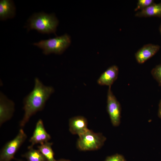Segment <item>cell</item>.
<instances>
[{
  "label": "cell",
  "instance_id": "6da1fadb",
  "mask_svg": "<svg viewBox=\"0 0 161 161\" xmlns=\"http://www.w3.org/2000/svg\"><path fill=\"white\" fill-rule=\"evenodd\" d=\"M33 89L23 100L24 114L20 123L24 126L30 117L44 108L47 101L54 92V88L44 85L38 78H35Z\"/></svg>",
  "mask_w": 161,
  "mask_h": 161
},
{
  "label": "cell",
  "instance_id": "7a4b0ae2",
  "mask_svg": "<svg viewBox=\"0 0 161 161\" xmlns=\"http://www.w3.org/2000/svg\"><path fill=\"white\" fill-rule=\"evenodd\" d=\"M28 21L30 29L35 30L43 33H55L58 24V21L54 14L44 13L34 14Z\"/></svg>",
  "mask_w": 161,
  "mask_h": 161
},
{
  "label": "cell",
  "instance_id": "3957f363",
  "mask_svg": "<svg viewBox=\"0 0 161 161\" xmlns=\"http://www.w3.org/2000/svg\"><path fill=\"white\" fill-rule=\"evenodd\" d=\"M71 43V37L67 34L59 36L42 40L33 45L43 50L44 54L47 55L54 53L61 54L70 46Z\"/></svg>",
  "mask_w": 161,
  "mask_h": 161
},
{
  "label": "cell",
  "instance_id": "277c9868",
  "mask_svg": "<svg viewBox=\"0 0 161 161\" xmlns=\"http://www.w3.org/2000/svg\"><path fill=\"white\" fill-rule=\"evenodd\" d=\"M78 136L77 146L82 151L98 149L103 145L106 139L102 134L95 133L89 129Z\"/></svg>",
  "mask_w": 161,
  "mask_h": 161
},
{
  "label": "cell",
  "instance_id": "5b68a950",
  "mask_svg": "<svg viewBox=\"0 0 161 161\" xmlns=\"http://www.w3.org/2000/svg\"><path fill=\"white\" fill-rule=\"evenodd\" d=\"M27 137L23 130H19L13 140L7 143L2 149L0 154V161H10L20 147Z\"/></svg>",
  "mask_w": 161,
  "mask_h": 161
},
{
  "label": "cell",
  "instance_id": "8992f818",
  "mask_svg": "<svg viewBox=\"0 0 161 161\" xmlns=\"http://www.w3.org/2000/svg\"><path fill=\"white\" fill-rule=\"evenodd\" d=\"M107 110L111 123L117 126L120 122L121 107L120 103L113 94L111 87H109L107 96Z\"/></svg>",
  "mask_w": 161,
  "mask_h": 161
},
{
  "label": "cell",
  "instance_id": "52a82bcc",
  "mask_svg": "<svg viewBox=\"0 0 161 161\" xmlns=\"http://www.w3.org/2000/svg\"><path fill=\"white\" fill-rule=\"evenodd\" d=\"M14 103L2 92L0 93V124L10 119L14 110Z\"/></svg>",
  "mask_w": 161,
  "mask_h": 161
},
{
  "label": "cell",
  "instance_id": "ba28073f",
  "mask_svg": "<svg viewBox=\"0 0 161 161\" xmlns=\"http://www.w3.org/2000/svg\"><path fill=\"white\" fill-rule=\"evenodd\" d=\"M50 138V135L44 128L42 121L40 119L36 123L33 134L30 140L31 144L28 148H32L33 146L36 144H41L47 142Z\"/></svg>",
  "mask_w": 161,
  "mask_h": 161
},
{
  "label": "cell",
  "instance_id": "9c48e42d",
  "mask_svg": "<svg viewBox=\"0 0 161 161\" xmlns=\"http://www.w3.org/2000/svg\"><path fill=\"white\" fill-rule=\"evenodd\" d=\"M160 48L158 45L149 44L144 45L135 54L137 61L140 64L144 63L154 55Z\"/></svg>",
  "mask_w": 161,
  "mask_h": 161
},
{
  "label": "cell",
  "instance_id": "30bf717a",
  "mask_svg": "<svg viewBox=\"0 0 161 161\" xmlns=\"http://www.w3.org/2000/svg\"><path fill=\"white\" fill-rule=\"evenodd\" d=\"M119 69L116 65L109 67L100 76L97 80V83L101 86L111 87L117 78Z\"/></svg>",
  "mask_w": 161,
  "mask_h": 161
},
{
  "label": "cell",
  "instance_id": "8fae6325",
  "mask_svg": "<svg viewBox=\"0 0 161 161\" xmlns=\"http://www.w3.org/2000/svg\"><path fill=\"white\" fill-rule=\"evenodd\" d=\"M88 122L83 116H78L71 118L69 120V130L73 134L79 135L86 131Z\"/></svg>",
  "mask_w": 161,
  "mask_h": 161
},
{
  "label": "cell",
  "instance_id": "7c38bea8",
  "mask_svg": "<svg viewBox=\"0 0 161 161\" xmlns=\"http://www.w3.org/2000/svg\"><path fill=\"white\" fill-rule=\"evenodd\" d=\"M16 14V8L13 3L11 0L0 1V19L5 20L13 18Z\"/></svg>",
  "mask_w": 161,
  "mask_h": 161
},
{
  "label": "cell",
  "instance_id": "4fadbf2b",
  "mask_svg": "<svg viewBox=\"0 0 161 161\" xmlns=\"http://www.w3.org/2000/svg\"><path fill=\"white\" fill-rule=\"evenodd\" d=\"M138 17H161V2L154 3L147 8L138 12L135 15Z\"/></svg>",
  "mask_w": 161,
  "mask_h": 161
},
{
  "label": "cell",
  "instance_id": "5bb4252c",
  "mask_svg": "<svg viewBox=\"0 0 161 161\" xmlns=\"http://www.w3.org/2000/svg\"><path fill=\"white\" fill-rule=\"evenodd\" d=\"M52 143L48 142L38 146V150L46 159L47 161H56L54 157V153L52 146Z\"/></svg>",
  "mask_w": 161,
  "mask_h": 161
},
{
  "label": "cell",
  "instance_id": "9a60e30c",
  "mask_svg": "<svg viewBox=\"0 0 161 161\" xmlns=\"http://www.w3.org/2000/svg\"><path fill=\"white\" fill-rule=\"evenodd\" d=\"M29 149L23 155L27 161H47L45 157L38 150L34 149L33 148Z\"/></svg>",
  "mask_w": 161,
  "mask_h": 161
},
{
  "label": "cell",
  "instance_id": "2e32d148",
  "mask_svg": "<svg viewBox=\"0 0 161 161\" xmlns=\"http://www.w3.org/2000/svg\"><path fill=\"white\" fill-rule=\"evenodd\" d=\"M151 73L154 78L161 86V63L153 68Z\"/></svg>",
  "mask_w": 161,
  "mask_h": 161
},
{
  "label": "cell",
  "instance_id": "e0dca14e",
  "mask_svg": "<svg viewBox=\"0 0 161 161\" xmlns=\"http://www.w3.org/2000/svg\"><path fill=\"white\" fill-rule=\"evenodd\" d=\"M153 0H139L137 3V7L134 10H140L144 9L154 4Z\"/></svg>",
  "mask_w": 161,
  "mask_h": 161
},
{
  "label": "cell",
  "instance_id": "ac0fdd59",
  "mask_svg": "<svg viewBox=\"0 0 161 161\" xmlns=\"http://www.w3.org/2000/svg\"><path fill=\"white\" fill-rule=\"evenodd\" d=\"M104 161H126V160L122 155L116 154L107 157Z\"/></svg>",
  "mask_w": 161,
  "mask_h": 161
},
{
  "label": "cell",
  "instance_id": "d6986e66",
  "mask_svg": "<svg viewBox=\"0 0 161 161\" xmlns=\"http://www.w3.org/2000/svg\"><path fill=\"white\" fill-rule=\"evenodd\" d=\"M158 115L161 119V100H160L159 104Z\"/></svg>",
  "mask_w": 161,
  "mask_h": 161
},
{
  "label": "cell",
  "instance_id": "ffe728a7",
  "mask_svg": "<svg viewBox=\"0 0 161 161\" xmlns=\"http://www.w3.org/2000/svg\"><path fill=\"white\" fill-rule=\"evenodd\" d=\"M56 161H71L69 160H66L64 159H61L58 160H56Z\"/></svg>",
  "mask_w": 161,
  "mask_h": 161
},
{
  "label": "cell",
  "instance_id": "44dd1931",
  "mask_svg": "<svg viewBox=\"0 0 161 161\" xmlns=\"http://www.w3.org/2000/svg\"><path fill=\"white\" fill-rule=\"evenodd\" d=\"M159 30H160V34H161V24H160V27Z\"/></svg>",
  "mask_w": 161,
  "mask_h": 161
}]
</instances>
